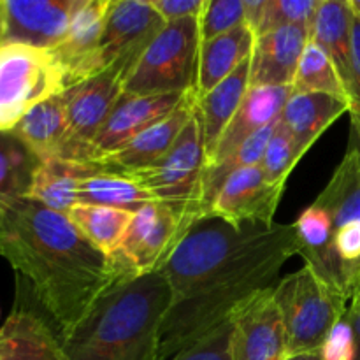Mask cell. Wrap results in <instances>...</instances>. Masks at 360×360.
Instances as JSON below:
<instances>
[{
    "mask_svg": "<svg viewBox=\"0 0 360 360\" xmlns=\"http://www.w3.org/2000/svg\"><path fill=\"white\" fill-rule=\"evenodd\" d=\"M0 257L20 274L62 341L129 274L94 248L67 214L27 197H0Z\"/></svg>",
    "mask_w": 360,
    "mask_h": 360,
    "instance_id": "obj_1",
    "label": "cell"
},
{
    "mask_svg": "<svg viewBox=\"0 0 360 360\" xmlns=\"http://www.w3.org/2000/svg\"><path fill=\"white\" fill-rule=\"evenodd\" d=\"M299 253L294 224L253 229L220 269L172 304L160 329L157 360H171L229 322L257 295L276 287L281 267Z\"/></svg>",
    "mask_w": 360,
    "mask_h": 360,
    "instance_id": "obj_2",
    "label": "cell"
},
{
    "mask_svg": "<svg viewBox=\"0 0 360 360\" xmlns=\"http://www.w3.org/2000/svg\"><path fill=\"white\" fill-rule=\"evenodd\" d=\"M172 302L174 294L162 271L125 274L63 338L67 360H157Z\"/></svg>",
    "mask_w": 360,
    "mask_h": 360,
    "instance_id": "obj_3",
    "label": "cell"
},
{
    "mask_svg": "<svg viewBox=\"0 0 360 360\" xmlns=\"http://www.w3.org/2000/svg\"><path fill=\"white\" fill-rule=\"evenodd\" d=\"M273 297L283 322L288 357L320 352L333 327L345 319L350 302L309 264L278 281Z\"/></svg>",
    "mask_w": 360,
    "mask_h": 360,
    "instance_id": "obj_4",
    "label": "cell"
},
{
    "mask_svg": "<svg viewBox=\"0 0 360 360\" xmlns=\"http://www.w3.org/2000/svg\"><path fill=\"white\" fill-rule=\"evenodd\" d=\"M200 44L199 16L165 23L127 77L123 94L164 95L195 90Z\"/></svg>",
    "mask_w": 360,
    "mask_h": 360,
    "instance_id": "obj_5",
    "label": "cell"
},
{
    "mask_svg": "<svg viewBox=\"0 0 360 360\" xmlns=\"http://www.w3.org/2000/svg\"><path fill=\"white\" fill-rule=\"evenodd\" d=\"M255 227L260 225L239 227L213 213L197 218L160 269L171 285L174 302L192 294L214 271L220 269Z\"/></svg>",
    "mask_w": 360,
    "mask_h": 360,
    "instance_id": "obj_6",
    "label": "cell"
},
{
    "mask_svg": "<svg viewBox=\"0 0 360 360\" xmlns=\"http://www.w3.org/2000/svg\"><path fill=\"white\" fill-rule=\"evenodd\" d=\"M65 91L53 51L0 44V132H11L30 109Z\"/></svg>",
    "mask_w": 360,
    "mask_h": 360,
    "instance_id": "obj_7",
    "label": "cell"
},
{
    "mask_svg": "<svg viewBox=\"0 0 360 360\" xmlns=\"http://www.w3.org/2000/svg\"><path fill=\"white\" fill-rule=\"evenodd\" d=\"M202 123L199 109L167 155L146 169L123 174L157 197L158 202L188 207L207 214L202 207V183L206 172Z\"/></svg>",
    "mask_w": 360,
    "mask_h": 360,
    "instance_id": "obj_8",
    "label": "cell"
},
{
    "mask_svg": "<svg viewBox=\"0 0 360 360\" xmlns=\"http://www.w3.org/2000/svg\"><path fill=\"white\" fill-rule=\"evenodd\" d=\"M202 214L167 202H151L134 213V220L112 260L129 274L160 271L186 229Z\"/></svg>",
    "mask_w": 360,
    "mask_h": 360,
    "instance_id": "obj_9",
    "label": "cell"
},
{
    "mask_svg": "<svg viewBox=\"0 0 360 360\" xmlns=\"http://www.w3.org/2000/svg\"><path fill=\"white\" fill-rule=\"evenodd\" d=\"M127 77L129 70L115 63L97 76L81 81L63 91L69 139L60 160L83 164L95 162L94 141L123 95Z\"/></svg>",
    "mask_w": 360,
    "mask_h": 360,
    "instance_id": "obj_10",
    "label": "cell"
},
{
    "mask_svg": "<svg viewBox=\"0 0 360 360\" xmlns=\"http://www.w3.org/2000/svg\"><path fill=\"white\" fill-rule=\"evenodd\" d=\"M165 21L146 0H112L98 42L97 58L101 69L122 65L130 72L144 49L160 34Z\"/></svg>",
    "mask_w": 360,
    "mask_h": 360,
    "instance_id": "obj_11",
    "label": "cell"
},
{
    "mask_svg": "<svg viewBox=\"0 0 360 360\" xmlns=\"http://www.w3.org/2000/svg\"><path fill=\"white\" fill-rule=\"evenodd\" d=\"M83 0H2L4 44L55 49Z\"/></svg>",
    "mask_w": 360,
    "mask_h": 360,
    "instance_id": "obj_12",
    "label": "cell"
},
{
    "mask_svg": "<svg viewBox=\"0 0 360 360\" xmlns=\"http://www.w3.org/2000/svg\"><path fill=\"white\" fill-rule=\"evenodd\" d=\"M16 295L0 327V360H67L58 333L20 280Z\"/></svg>",
    "mask_w": 360,
    "mask_h": 360,
    "instance_id": "obj_13",
    "label": "cell"
},
{
    "mask_svg": "<svg viewBox=\"0 0 360 360\" xmlns=\"http://www.w3.org/2000/svg\"><path fill=\"white\" fill-rule=\"evenodd\" d=\"M285 186L266 181L260 165L239 169L225 179L211 204V213L231 224L273 227V218Z\"/></svg>",
    "mask_w": 360,
    "mask_h": 360,
    "instance_id": "obj_14",
    "label": "cell"
},
{
    "mask_svg": "<svg viewBox=\"0 0 360 360\" xmlns=\"http://www.w3.org/2000/svg\"><path fill=\"white\" fill-rule=\"evenodd\" d=\"M273 288L243 306L234 316L232 360H287V338Z\"/></svg>",
    "mask_w": 360,
    "mask_h": 360,
    "instance_id": "obj_15",
    "label": "cell"
},
{
    "mask_svg": "<svg viewBox=\"0 0 360 360\" xmlns=\"http://www.w3.org/2000/svg\"><path fill=\"white\" fill-rule=\"evenodd\" d=\"M197 109H199V101L195 90H192L185 101L172 109L167 116L148 127L115 153L105 155L94 164H98L108 172H116V174H129L150 167L171 151L190 120L195 116Z\"/></svg>",
    "mask_w": 360,
    "mask_h": 360,
    "instance_id": "obj_16",
    "label": "cell"
},
{
    "mask_svg": "<svg viewBox=\"0 0 360 360\" xmlns=\"http://www.w3.org/2000/svg\"><path fill=\"white\" fill-rule=\"evenodd\" d=\"M111 4L112 0H83L62 44L51 49L62 67L65 90L102 72L97 49Z\"/></svg>",
    "mask_w": 360,
    "mask_h": 360,
    "instance_id": "obj_17",
    "label": "cell"
},
{
    "mask_svg": "<svg viewBox=\"0 0 360 360\" xmlns=\"http://www.w3.org/2000/svg\"><path fill=\"white\" fill-rule=\"evenodd\" d=\"M190 91L164 95L123 94L112 108L109 118L105 120L98 136L95 137V162L105 155L115 153L148 127L167 116L172 109L185 101Z\"/></svg>",
    "mask_w": 360,
    "mask_h": 360,
    "instance_id": "obj_18",
    "label": "cell"
},
{
    "mask_svg": "<svg viewBox=\"0 0 360 360\" xmlns=\"http://www.w3.org/2000/svg\"><path fill=\"white\" fill-rule=\"evenodd\" d=\"M311 41V27L290 25L255 37L250 86H292L299 60Z\"/></svg>",
    "mask_w": 360,
    "mask_h": 360,
    "instance_id": "obj_19",
    "label": "cell"
},
{
    "mask_svg": "<svg viewBox=\"0 0 360 360\" xmlns=\"http://www.w3.org/2000/svg\"><path fill=\"white\" fill-rule=\"evenodd\" d=\"M290 94L292 86H250L238 112L218 141L217 150L206 167L220 164L229 155L234 153L248 137L276 122Z\"/></svg>",
    "mask_w": 360,
    "mask_h": 360,
    "instance_id": "obj_20",
    "label": "cell"
},
{
    "mask_svg": "<svg viewBox=\"0 0 360 360\" xmlns=\"http://www.w3.org/2000/svg\"><path fill=\"white\" fill-rule=\"evenodd\" d=\"M350 111L345 98L329 94H290L280 122L287 127L301 158L340 116Z\"/></svg>",
    "mask_w": 360,
    "mask_h": 360,
    "instance_id": "obj_21",
    "label": "cell"
},
{
    "mask_svg": "<svg viewBox=\"0 0 360 360\" xmlns=\"http://www.w3.org/2000/svg\"><path fill=\"white\" fill-rule=\"evenodd\" d=\"M105 169L98 164L60 160L49 158L42 160L35 171L27 199L35 200L56 213L69 214L72 207L79 204V185L84 178Z\"/></svg>",
    "mask_w": 360,
    "mask_h": 360,
    "instance_id": "obj_22",
    "label": "cell"
},
{
    "mask_svg": "<svg viewBox=\"0 0 360 360\" xmlns=\"http://www.w3.org/2000/svg\"><path fill=\"white\" fill-rule=\"evenodd\" d=\"M352 37L354 11L350 0H322L313 21L311 41L334 63L347 94L352 84Z\"/></svg>",
    "mask_w": 360,
    "mask_h": 360,
    "instance_id": "obj_23",
    "label": "cell"
},
{
    "mask_svg": "<svg viewBox=\"0 0 360 360\" xmlns=\"http://www.w3.org/2000/svg\"><path fill=\"white\" fill-rule=\"evenodd\" d=\"M11 132L37 155L39 160L62 158L69 139L65 102L62 94L35 105Z\"/></svg>",
    "mask_w": 360,
    "mask_h": 360,
    "instance_id": "obj_24",
    "label": "cell"
},
{
    "mask_svg": "<svg viewBox=\"0 0 360 360\" xmlns=\"http://www.w3.org/2000/svg\"><path fill=\"white\" fill-rule=\"evenodd\" d=\"M255 34L248 25L234 28L200 44L199 72H197V101L210 94L217 84L227 79L245 60L252 56Z\"/></svg>",
    "mask_w": 360,
    "mask_h": 360,
    "instance_id": "obj_25",
    "label": "cell"
},
{
    "mask_svg": "<svg viewBox=\"0 0 360 360\" xmlns=\"http://www.w3.org/2000/svg\"><path fill=\"white\" fill-rule=\"evenodd\" d=\"M250 67L252 60H245L227 79L199 98V118L202 123L204 148L207 162L213 157L218 141L238 112L243 98L250 90ZM207 165V164H206Z\"/></svg>",
    "mask_w": 360,
    "mask_h": 360,
    "instance_id": "obj_26",
    "label": "cell"
},
{
    "mask_svg": "<svg viewBox=\"0 0 360 360\" xmlns=\"http://www.w3.org/2000/svg\"><path fill=\"white\" fill-rule=\"evenodd\" d=\"M134 213L120 207L77 204L67 217L94 248L112 259L132 224Z\"/></svg>",
    "mask_w": 360,
    "mask_h": 360,
    "instance_id": "obj_27",
    "label": "cell"
},
{
    "mask_svg": "<svg viewBox=\"0 0 360 360\" xmlns=\"http://www.w3.org/2000/svg\"><path fill=\"white\" fill-rule=\"evenodd\" d=\"M330 217L334 231L360 221V155L347 151L330 181L315 200Z\"/></svg>",
    "mask_w": 360,
    "mask_h": 360,
    "instance_id": "obj_28",
    "label": "cell"
},
{
    "mask_svg": "<svg viewBox=\"0 0 360 360\" xmlns=\"http://www.w3.org/2000/svg\"><path fill=\"white\" fill-rule=\"evenodd\" d=\"M151 202H158L153 193L116 172H97L84 178L79 185V204L137 211Z\"/></svg>",
    "mask_w": 360,
    "mask_h": 360,
    "instance_id": "obj_29",
    "label": "cell"
},
{
    "mask_svg": "<svg viewBox=\"0 0 360 360\" xmlns=\"http://www.w3.org/2000/svg\"><path fill=\"white\" fill-rule=\"evenodd\" d=\"M39 165L27 144L13 132H0V197H27Z\"/></svg>",
    "mask_w": 360,
    "mask_h": 360,
    "instance_id": "obj_30",
    "label": "cell"
},
{
    "mask_svg": "<svg viewBox=\"0 0 360 360\" xmlns=\"http://www.w3.org/2000/svg\"><path fill=\"white\" fill-rule=\"evenodd\" d=\"M292 94H329L348 101V94L336 67L319 44L309 41L299 60ZM350 104V102H348Z\"/></svg>",
    "mask_w": 360,
    "mask_h": 360,
    "instance_id": "obj_31",
    "label": "cell"
},
{
    "mask_svg": "<svg viewBox=\"0 0 360 360\" xmlns=\"http://www.w3.org/2000/svg\"><path fill=\"white\" fill-rule=\"evenodd\" d=\"M322 0H266L257 23L255 37L290 25L313 27L316 9Z\"/></svg>",
    "mask_w": 360,
    "mask_h": 360,
    "instance_id": "obj_32",
    "label": "cell"
},
{
    "mask_svg": "<svg viewBox=\"0 0 360 360\" xmlns=\"http://www.w3.org/2000/svg\"><path fill=\"white\" fill-rule=\"evenodd\" d=\"M299 160H301V155L295 146L294 137L283 123L278 122L276 130H274L262 162H260L266 181L274 186H285L288 174L294 171Z\"/></svg>",
    "mask_w": 360,
    "mask_h": 360,
    "instance_id": "obj_33",
    "label": "cell"
},
{
    "mask_svg": "<svg viewBox=\"0 0 360 360\" xmlns=\"http://www.w3.org/2000/svg\"><path fill=\"white\" fill-rule=\"evenodd\" d=\"M241 25H245L243 0H206L199 16L200 42L211 41Z\"/></svg>",
    "mask_w": 360,
    "mask_h": 360,
    "instance_id": "obj_34",
    "label": "cell"
},
{
    "mask_svg": "<svg viewBox=\"0 0 360 360\" xmlns=\"http://www.w3.org/2000/svg\"><path fill=\"white\" fill-rule=\"evenodd\" d=\"M232 319L171 360H232Z\"/></svg>",
    "mask_w": 360,
    "mask_h": 360,
    "instance_id": "obj_35",
    "label": "cell"
},
{
    "mask_svg": "<svg viewBox=\"0 0 360 360\" xmlns=\"http://www.w3.org/2000/svg\"><path fill=\"white\" fill-rule=\"evenodd\" d=\"M350 102V144L347 151L360 155V20L354 16V37H352V84L348 90Z\"/></svg>",
    "mask_w": 360,
    "mask_h": 360,
    "instance_id": "obj_36",
    "label": "cell"
},
{
    "mask_svg": "<svg viewBox=\"0 0 360 360\" xmlns=\"http://www.w3.org/2000/svg\"><path fill=\"white\" fill-rule=\"evenodd\" d=\"M322 360H357V345L350 323L341 319L320 348Z\"/></svg>",
    "mask_w": 360,
    "mask_h": 360,
    "instance_id": "obj_37",
    "label": "cell"
},
{
    "mask_svg": "<svg viewBox=\"0 0 360 360\" xmlns=\"http://www.w3.org/2000/svg\"><path fill=\"white\" fill-rule=\"evenodd\" d=\"M333 245L340 259L348 266L360 262V221L334 231Z\"/></svg>",
    "mask_w": 360,
    "mask_h": 360,
    "instance_id": "obj_38",
    "label": "cell"
},
{
    "mask_svg": "<svg viewBox=\"0 0 360 360\" xmlns=\"http://www.w3.org/2000/svg\"><path fill=\"white\" fill-rule=\"evenodd\" d=\"M206 0H151V6L165 23L186 16H200Z\"/></svg>",
    "mask_w": 360,
    "mask_h": 360,
    "instance_id": "obj_39",
    "label": "cell"
},
{
    "mask_svg": "<svg viewBox=\"0 0 360 360\" xmlns=\"http://www.w3.org/2000/svg\"><path fill=\"white\" fill-rule=\"evenodd\" d=\"M345 320H347L352 326V329H354L355 345H357V360H360V285L352 292Z\"/></svg>",
    "mask_w": 360,
    "mask_h": 360,
    "instance_id": "obj_40",
    "label": "cell"
},
{
    "mask_svg": "<svg viewBox=\"0 0 360 360\" xmlns=\"http://www.w3.org/2000/svg\"><path fill=\"white\" fill-rule=\"evenodd\" d=\"M360 285V262L354 264L348 269V295H352V292L355 290Z\"/></svg>",
    "mask_w": 360,
    "mask_h": 360,
    "instance_id": "obj_41",
    "label": "cell"
},
{
    "mask_svg": "<svg viewBox=\"0 0 360 360\" xmlns=\"http://www.w3.org/2000/svg\"><path fill=\"white\" fill-rule=\"evenodd\" d=\"M287 360H322V355H320V352H308V354L290 355Z\"/></svg>",
    "mask_w": 360,
    "mask_h": 360,
    "instance_id": "obj_42",
    "label": "cell"
},
{
    "mask_svg": "<svg viewBox=\"0 0 360 360\" xmlns=\"http://www.w3.org/2000/svg\"><path fill=\"white\" fill-rule=\"evenodd\" d=\"M0 44H4V6L0 0Z\"/></svg>",
    "mask_w": 360,
    "mask_h": 360,
    "instance_id": "obj_43",
    "label": "cell"
},
{
    "mask_svg": "<svg viewBox=\"0 0 360 360\" xmlns=\"http://www.w3.org/2000/svg\"><path fill=\"white\" fill-rule=\"evenodd\" d=\"M350 7L354 11V16L360 20V0H350Z\"/></svg>",
    "mask_w": 360,
    "mask_h": 360,
    "instance_id": "obj_44",
    "label": "cell"
}]
</instances>
